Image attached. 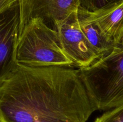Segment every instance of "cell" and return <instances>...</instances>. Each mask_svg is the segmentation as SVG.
<instances>
[{"label":"cell","mask_w":123,"mask_h":122,"mask_svg":"<svg viewBox=\"0 0 123 122\" xmlns=\"http://www.w3.org/2000/svg\"><path fill=\"white\" fill-rule=\"evenodd\" d=\"M79 69L97 110L123 105V47L114 48L91 65Z\"/></svg>","instance_id":"cell-3"},{"label":"cell","mask_w":123,"mask_h":122,"mask_svg":"<svg viewBox=\"0 0 123 122\" xmlns=\"http://www.w3.org/2000/svg\"><path fill=\"white\" fill-rule=\"evenodd\" d=\"M17 63L34 67H74L61 46L57 31L42 19H30L19 32Z\"/></svg>","instance_id":"cell-2"},{"label":"cell","mask_w":123,"mask_h":122,"mask_svg":"<svg viewBox=\"0 0 123 122\" xmlns=\"http://www.w3.org/2000/svg\"><path fill=\"white\" fill-rule=\"evenodd\" d=\"M19 33L18 3L0 14V84L17 64L15 50Z\"/></svg>","instance_id":"cell-6"},{"label":"cell","mask_w":123,"mask_h":122,"mask_svg":"<svg viewBox=\"0 0 123 122\" xmlns=\"http://www.w3.org/2000/svg\"><path fill=\"white\" fill-rule=\"evenodd\" d=\"M94 122H123V105L108 110Z\"/></svg>","instance_id":"cell-9"},{"label":"cell","mask_w":123,"mask_h":122,"mask_svg":"<svg viewBox=\"0 0 123 122\" xmlns=\"http://www.w3.org/2000/svg\"><path fill=\"white\" fill-rule=\"evenodd\" d=\"M122 1L123 0H80V8L93 11Z\"/></svg>","instance_id":"cell-10"},{"label":"cell","mask_w":123,"mask_h":122,"mask_svg":"<svg viewBox=\"0 0 123 122\" xmlns=\"http://www.w3.org/2000/svg\"><path fill=\"white\" fill-rule=\"evenodd\" d=\"M18 5L20 32L28 22L35 17L42 19L55 29L60 23L78 11L80 0H18Z\"/></svg>","instance_id":"cell-5"},{"label":"cell","mask_w":123,"mask_h":122,"mask_svg":"<svg viewBox=\"0 0 123 122\" xmlns=\"http://www.w3.org/2000/svg\"><path fill=\"white\" fill-rule=\"evenodd\" d=\"M97 110L74 67L17 63L0 84V122H86Z\"/></svg>","instance_id":"cell-1"},{"label":"cell","mask_w":123,"mask_h":122,"mask_svg":"<svg viewBox=\"0 0 123 122\" xmlns=\"http://www.w3.org/2000/svg\"><path fill=\"white\" fill-rule=\"evenodd\" d=\"M18 3V0H0V14Z\"/></svg>","instance_id":"cell-11"},{"label":"cell","mask_w":123,"mask_h":122,"mask_svg":"<svg viewBox=\"0 0 123 122\" xmlns=\"http://www.w3.org/2000/svg\"><path fill=\"white\" fill-rule=\"evenodd\" d=\"M55 29L64 51L74 67L86 68L100 58L80 28L78 11L60 23Z\"/></svg>","instance_id":"cell-4"},{"label":"cell","mask_w":123,"mask_h":122,"mask_svg":"<svg viewBox=\"0 0 123 122\" xmlns=\"http://www.w3.org/2000/svg\"><path fill=\"white\" fill-rule=\"evenodd\" d=\"M80 9L114 47H123V1L93 11Z\"/></svg>","instance_id":"cell-7"},{"label":"cell","mask_w":123,"mask_h":122,"mask_svg":"<svg viewBox=\"0 0 123 122\" xmlns=\"http://www.w3.org/2000/svg\"><path fill=\"white\" fill-rule=\"evenodd\" d=\"M78 18L82 31L100 58L115 48L105 39L96 24L86 17L80 8L78 10Z\"/></svg>","instance_id":"cell-8"}]
</instances>
